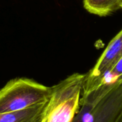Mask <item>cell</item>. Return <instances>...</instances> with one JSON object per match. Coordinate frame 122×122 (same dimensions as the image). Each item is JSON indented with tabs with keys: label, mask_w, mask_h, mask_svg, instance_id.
Listing matches in <instances>:
<instances>
[{
	"label": "cell",
	"mask_w": 122,
	"mask_h": 122,
	"mask_svg": "<svg viewBox=\"0 0 122 122\" xmlns=\"http://www.w3.org/2000/svg\"><path fill=\"white\" fill-rule=\"evenodd\" d=\"M41 122H42V121H41Z\"/></svg>",
	"instance_id": "12"
},
{
	"label": "cell",
	"mask_w": 122,
	"mask_h": 122,
	"mask_svg": "<svg viewBox=\"0 0 122 122\" xmlns=\"http://www.w3.org/2000/svg\"><path fill=\"white\" fill-rule=\"evenodd\" d=\"M112 86L113 84L103 85L86 94H82L80 100L81 108L79 109L72 122H88L97 105Z\"/></svg>",
	"instance_id": "5"
},
{
	"label": "cell",
	"mask_w": 122,
	"mask_h": 122,
	"mask_svg": "<svg viewBox=\"0 0 122 122\" xmlns=\"http://www.w3.org/2000/svg\"><path fill=\"white\" fill-rule=\"evenodd\" d=\"M46 122V118L45 117V118H44V119L42 120V122Z\"/></svg>",
	"instance_id": "10"
},
{
	"label": "cell",
	"mask_w": 122,
	"mask_h": 122,
	"mask_svg": "<svg viewBox=\"0 0 122 122\" xmlns=\"http://www.w3.org/2000/svg\"><path fill=\"white\" fill-rule=\"evenodd\" d=\"M52 87L34 80L19 78L9 81L0 90V114L24 109L49 101Z\"/></svg>",
	"instance_id": "2"
},
{
	"label": "cell",
	"mask_w": 122,
	"mask_h": 122,
	"mask_svg": "<svg viewBox=\"0 0 122 122\" xmlns=\"http://www.w3.org/2000/svg\"><path fill=\"white\" fill-rule=\"evenodd\" d=\"M122 57V29L109 43L94 67L85 74L82 94H86L99 87L103 76L116 65Z\"/></svg>",
	"instance_id": "3"
},
{
	"label": "cell",
	"mask_w": 122,
	"mask_h": 122,
	"mask_svg": "<svg viewBox=\"0 0 122 122\" xmlns=\"http://www.w3.org/2000/svg\"><path fill=\"white\" fill-rule=\"evenodd\" d=\"M84 9L90 14L107 16L122 9V0H82Z\"/></svg>",
	"instance_id": "7"
},
{
	"label": "cell",
	"mask_w": 122,
	"mask_h": 122,
	"mask_svg": "<svg viewBox=\"0 0 122 122\" xmlns=\"http://www.w3.org/2000/svg\"><path fill=\"white\" fill-rule=\"evenodd\" d=\"M49 102L24 109L0 114V122H41L46 117Z\"/></svg>",
	"instance_id": "6"
},
{
	"label": "cell",
	"mask_w": 122,
	"mask_h": 122,
	"mask_svg": "<svg viewBox=\"0 0 122 122\" xmlns=\"http://www.w3.org/2000/svg\"><path fill=\"white\" fill-rule=\"evenodd\" d=\"M116 122H122V114H121V116L119 117V118L117 120Z\"/></svg>",
	"instance_id": "9"
},
{
	"label": "cell",
	"mask_w": 122,
	"mask_h": 122,
	"mask_svg": "<svg viewBox=\"0 0 122 122\" xmlns=\"http://www.w3.org/2000/svg\"><path fill=\"white\" fill-rule=\"evenodd\" d=\"M120 79H122V78H120Z\"/></svg>",
	"instance_id": "11"
},
{
	"label": "cell",
	"mask_w": 122,
	"mask_h": 122,
	"mask_svg": "<svg viewBox=\"0 0 122 122\" xmlns=\"http://www.w3.org/2000/svg\"><path fill=\"white\" fill-rule=\"evenodd\" d=\"M122 114V79L102 98L87 122H116Z\"/></svg>",
	"instance_id": "4"
},
{
	"label": "cell",
	"mask_w": 122,
	"mask_h": 122,
	"mask_svg": "<svg viewBox=\"0 0 122 122\" xmlns=\"http://www.w3.org/2000/svg\"><path fill=\"white\" fill-rule=\"evenodd\" d=\"M122 77V59L116 64V65L108 71L102 78L100 86L109 85L114 84L117 80Z\"/></svg>",
	"instance_id": "8"
},
{
	"label": "cell",
	"mask_w": 122,
	"mask_h": 122,
	"mask_svg": "<svg viewBox=\"0 0 122 122\" xmlns=\"http://www.w3.org/2000/svg\"><path fill=\"white\" fill-rule=\"evenodd\" d=\"M85 74L74 73L52 87L46 111V122H72L76 115Z\"/></svg>",
	"instance_id": "1"
}]
</instances>
